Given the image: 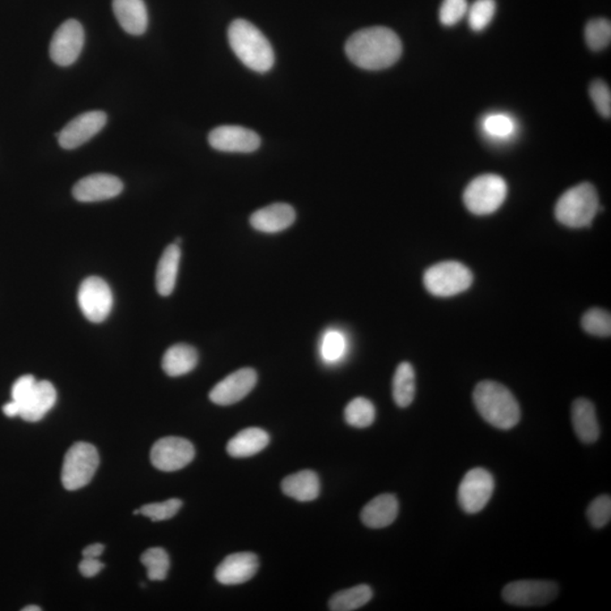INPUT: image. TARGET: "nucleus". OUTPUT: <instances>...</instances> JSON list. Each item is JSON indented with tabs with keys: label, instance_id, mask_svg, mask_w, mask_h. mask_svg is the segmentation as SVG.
Wrapping results in <instances>:
<instances>
[{
	"label": "nucleus",
	"instance_id": "obj_1",
	"mask_svg": "<svg viewBox=\"0 0 611 611\" xmlns=\"http://www.w3.org/2000/svg\"><path fill=\"white\" fill-rule=\"evenodd\" d=\"M346 54L351 63L363 70H385L400 59L402 42L393 29L367 28L359 29L347 39Z\"/></svg>",
	"mask_w": 611,
	"mask_h": 611
},
{
	"label": "nucleus",
	"instance_id": "obj_2",
	"mask_svg": "<svg viewBox=\"0 0 611 611\" xmlns=\"http://www.w3.org/2000/svg\"><path fill=\"white\" fill-rule=\"evenodd\" d=\"M473 402L486 422L498 430H512L519 423V403L507 388L498 381H481L473 390Z\"/></svg>",
	"mask_w": 611,
	"mask_h": 611
},
{
	"label": "nucleus",
	"instance_id": "obj_3",
	"mask_svg": "<svg viewBox=\"0 0 611 611\" xmlns=\"http://www.w3.org/2000/svg\"><path fill=\"white\" fill-rule=\"evenodd\" d=\"M233 53L249 70L266 73L274 65V51L264 34L246 20H235L228 29Z\"/></svg>",
	"mask_w": 611,
	"mask_h": 611
},
{
	"label": "nucleus",
	"instance_id": "obj_4",
	"mask_svg": "<svg viewBox=\"0 0 611 611\" xmlns=\"http://www.w3.org/2000/svg\"><path fill=\"white\" fill-rule=\"evenodd\" d=\"M599 197L592 184L583 182L566 190L555 206L556 219L568 228L589 227L599 212Z\"/></svg>",
	"mask_w": 611,
	"mask_h": 611
},
{
	"label": "nucleus",
	"instance_id": "obj_5",
	"mask_svg": "<svg viewBox=\"0 0 611 611\" xmlns=\"http://www.w3.org/2000/svg\"><path fill=\"white\" fill-rule=\"evenodd\" d=\"M473 282V272L456 261L440 262L424 272L423 284L427 291L440 298L462 294Z\"/></svg>",
	"mask_w": 611,
	"mask_h": 611
},
{
	"label": "nucleus",
	"instance_id": "obj_6",
	"mask_svg": "<svg viewBox=\"0 0 611 611\" xmlns=\"http://www.w3.org/2000/svg\"><path fill=\"white\" fill-rule=\"evenodd\" d=\"M507 184L498 175L479 176L470 182L464 193L466 209L475 215H490L503 205L507 197Z\"/></svg>",
	"mask_w": 611,
	"mask_h": 611
},
{
	"label": "nucleus",
	"instance_id": "obj_7",
	"mask_svg": "<svg viewBox=\"0 0 611 611\" xmlns=\"http://www.w3.org/2000/svg\"><path fill=\"white\" fill-rule=\"evenodd\" d=\"M100 464L99 453L90 443H75L68 449L62 469V482L67 490H78L92 481Z\"/></svg>",
	"mask_w": 611,
	"mask_h": 611
},
{
	"label": "nucleus",
	"instance_id": "obj_8",
	"mask_svg": "<svg viewBox=\"0 0 611 611\" xmlns=\"http://www.w3.org/2000/svg\"><path fill=\"white\" fill-rule=\"evenodd\" d=\"M495 481L490 471L475 468L468 471L458 486V503L468 515H477L490 503Z\"/></svg>",
	"mask_w": 611,
	"mask_h": 611
},
{
	"label": "nucleus",
	"instance_id": "obj_9",
	"mask_svg": "<svg viewBox=\"0 0 611 611\" xmlns=\"http://www.w3.org/2000/svg\"><path fill=\"white\" fill-rule=\"evenodd\" d=\"M559 593L558 584L553 581L521 580L508 583L503 589L505 602L517 607L546 606Z\"/></svg>",
	"mask_w": 611,
	"mask_h": 611
},
{
	"label": "nucleus",
	"instance_id": "obj_10",
	"mask_svg": "<svg viewBox=\"0 0 611 611\" xmlns=\"http://www.w3.org/2000/svg\"><path fill=\"white\" fill-rule=\"evenodd\" d=\"M78 300L83 315L92 322L107 320L112 313L113 296L112 289L104 279L90 277L80 284Z\"/></svg>",
	"mask_w": 611,
	"mask_h": 611
},
{
	"label": "nucleus",
	"instance_id": "obj_11",
	"mask_svg": "<svg viewBox=\"0 0 611 611\" xmlns=\"http://www.w3.org/2000/svg\"><path fill=\"white\" fill-rule=\"evenodd\" d=\"M85 32L82 24L76 20H68L54 32L50 42L49 54L58 66L73 65L82 53Z\"/></svg>",
	"mask_w": 611,
	"mask_h": 611
},
{
	"label": "nucleus",
	"instance_id": "obj_12",
	"mask_svg": "<svg viewBox=\"0 0 611 611\" xmlns=\"http://www.w3.org/2000/svg\"><path fill=\"white\" fill-rule=\"evenodd\" d=\"M194 457L193 444L181 437H164L156 441L151 449L152 465L165 473L184 469Z\"/></svg>",
	"mask_w": 611,
	"mask_h": 611
},
{
	"label": "nucleus",
	"instance_id": "obj_13",
	"mask_svg": "<svg viewBox=\"0 0 611 611\" xmlns=\"http://www.w3.org/2000/svg\"><path fill=\"white\" fill-rule=\"evenodd\" d=\"M105 124H107V114L104 112H88L80 114L57 134L59 146L65 150H74L76 147L82 146L99 134Z\"/></svg>",
	"mask_w": 611,
	"mask_h": 611
},
{
	"label": "nucleus",
	"instance_id": "obj_14",
	"mask_svg": "<svg viewBox=\"0 0 611 611\" xmlns=\"http://www.w3.org/2000/svg\"><path fill=\"white\" fill-rule=\"evenodd\" d=\"M257 383L252 368L239 369L219 381L210 392V400L218 406H231L248 396Z\"/></svg>",
	"mask_w": 611,
	"mask_h": 611
},
{
	"label": "nucleus",
	"instance_id": "obj_15",
	"mask_svg": "<svg viewBox=\"0 0 611 611\" xmlns=\"http://www.w3.org/2000/svg\"><path fill=\"white\" fill-rule=\"evenodd\" d=\"M209 143L216 151L252 153L261 146V138L254 130L241 126H220L211 131Z\"/></svg>",
	"mask_w": 611,
	"mask_h": 611
},
{
	"label": "nucleus",
	"instance_id": "obj_16",
	"mask_svg": "<svg viewBox=\"0 0 611 611\" xmlns=\"http://www.w3.org/2000/svg\"><path fill=\"white\" fill-rule=\"evenodd\" d=\"M124 189V184L118 177L108 173H96L84 177L76 182L73 197L83 203L107 201L117 197Z\"/></svg>",
	"mask_w": 611,
	"mask_h": 611
},
{
	"label": "nucleus",
	"instance_id": "obj_17",
	"mask_svg": "<svg viewBox=\"0 0 611 611\" xmlns=\"http://www.w3.org/2000/svg\"><path fill=\"white\" fill-rule=\"evenodd\" d=\"M260 560L253 553L229 555L215 570V579L223 585H237L247 582L256 574Z\"/></svg>",
	"mask_w": 611,
	"mask_h": 611
},
{
	"label": "nucleus",
	"instance_id": "obj_18",
	"mask_svg": "<svg viewBox=\"0 0 611 611\" xmlns=\"http://www.w3.org/2000/svg\"><path fill=\"white\" fill-rule=\"evenodd\" d=\"M296 221L294 207L286 203H275L254 212L249 222L255 230L278 233L290 228Z\"/></svg>",
	"mask_w": 611,
	"mask_h": 611
},
{
	"label": "nucleus",
	"instance_id": "obj_19",
	"mask_svg": "<svg viewBox=\"0 0 611 611\" xmlns=\"http://www.w3.org/2000/svg\"><path fill=\"white\" fill-rule=\"evenodd\" d=\"M57 392L48 381H37L36 386L21 406L20 417L28 423H38L56 405Z\"/></svg>",
	"mask_w": 611,
	"mask_h": 611
},
{
	"label": "nucleus",
	"instance_id": "obj_20",
	"mask_svg": "<svg viewBox=\"0 0 611 611\" xmlns=\"http://www.w3.org/2000/svg\"><path fill=\"white\" fill-rule=\"evenodd\" d=\"M114 16L121 27L131 36H142L148 25L147 8L144 0H113Z\"/></svg>",
	"mask_w": 611,
	"mask_h": 611
},
{
	"label": "nucleus",
	"instance_id": "obj_21",
	"mask_svg": "<svg viewBox=\"0 0 611 611\" xmlns=\"http://www.w3.org/2000/svg\"><path fill=\"white\" fill-rule=\"evenodd\" d=\"M572 423L576 436L583 443L592 444L599 439L600 430L596 407L588 398H579L573 402Z\"/></svg>",
	"mask_w": 611,
	"mask_h": 611
},
{
	"label": "nucleus",
	"instance_id": "obj_22",
	"mask_svg": "<svg viewBox=\"0 0 611 611\" xmlns=\"http://www.w3.org/2000/svg\"><path fill=\"white\" fill-rule=\"evenodd\" d=\"M398 515V502L397 496L383 494L377 496L363 508V523L368 528H386L397 520Z\"/></svg>",
	"mask_w": 611,
	"mask_h": 611
},
{
	"label": "nucleus",
	"instance_id": "obj_23",
	"mask_svg": "<svg viewBox=\"0 0 611 611\" xmlns=\"http://www.w3.org/2000/svg\"><path fill=\"white\" fill-rule=\"evenodd\" d=\"M281 487L284 495L298 502H312L318 498L321 491L320 478L311 470L288 475L283 479Z\"/></svg>",
	"mask_w": 611,
	"mask_h": 611
},
{
	"label": "nucleus",
	"instance_id": "obj_24",
	"mask_svg": "<svg viewBox=\"0 0 611 611\" xmlns=\"http://www.w3.org/2000/svg\"><path fill=\"white\" fill-rule=\"evenodd\" d=\"M181 252L180 246L172 244L165 248L156 269V290L163 297H168L175 290Z\"/></svg>",
	"mask_w": 611,
	"mask_h": 611
},
{
	"label": "nucleus",
	"instance_id": "obj_25",
	"mask_svg": "<svg viewBox=\"0 0 611 611\" xmlns=\"http://www.w3.org/2000/svg\"><path fill=\"white\" fill-rule=\"evenodd\" d=\"M270 443V436L261 428L252 427L241 431L229 440L227 451L232 457H249L260 453Z\"/></svg>",
	"mask_w": 611,
	"mask_h": 611
},
{
	"label": "nucleus",
	"instance_id": "obj_26",
	"mask_svg": "<svg viewBox=\"0 0 611 611\" xmlns=\"http://www.w3.org/2000/svg\"><path fill=\"white\" fill-rule=\"evenodd\" d=\"M198 354L192 346L175 345L170 347L163 356V368L170 377L186 375L197 366Z\"/></svg>",
	"mask_w": 611,
	"mask_h": 611
},
{
	"label": "nucleus",
	"instance_id": "obj_27",
	"mask_svg": "<svg viewBox=\"0 0 611 611\" xmlns=\"http://www.w3.org/2000/svg\"><path fill=\"white\" fill-rule=\"evenodd\" d=\"M393 398L398 406L407 407L415 397V373L413 364L401 363L393 377Z\"/></svg>",
	"mask_w": 611,
	"mask_h": 611
},
{
	"label": "nucleus",
	"instance_id": "obj_28",
	"mask_svg": "<svg viewBox=\"0 0 611 611\" xmlns=\"http://www.w3.org/2000/svg\"><path fill=\"white\" fill-rule=\"evenodd\" d=\"M372 598V590L369 585H356V587L335 593L329 602L330 610L354 611L367 605Z\"/></svg>",
	"mask_w": 611,
	"mask_h": 611
},
{
	"label": "nucleus",
	"instance_id": "obj_29",
	"mask_svg": "<svg viewBox=\"0 0 611 611\" xmlns=\"http://www.w3.org/2000/svg\"><path fill=\"white\" fill-rule=\"evenodd\" d=\"M482 130L488 138L496 141H506L516 131L515 118L507 113H490L482 121Z\"/></svg>",
	"mask_w": 611,
	"mask_h": 611
},
{
	"label": "nucleus",
	"instance_id": "obj_30",
	"mask_svg": "<svg viewBox=\"0 0 611 611\" xmlns=\"http://www.w3.org/2000/svg\"><path fill=\"white\" fill-rule=\"evenodd\" d=\"M376 410L372 403L364 398H356L345 410V418L347 424L356 428H366L371 426L375 420Z\"/></svg>",
	"mask_w": 611,
	"mask_h": 611
},
{
	"label": "nucleus",
	"instance_id": "obj_31",
	"mask_svg": "<svg viewBox=\"0 0 611 611\" xmlns=\"http://www.w3.org/2000/svg\"><path fill=\"white\" fill-rule=\"evenodd\" d=\"M141 562L147 570V577L152 581H163L168 575L170 559L163 548H150L142 555Z\"/></svg>",
	"mask_w": 611,
	"mask_h": 611
},
{
	"label": "nucleus",
	"instance_id": "obj_32",
	"mask_svg": "<svg viewBox=\"0 0 611 611\" xmlns=\"http://www.w3.org/2000/svg\"><path fill=\"white\" fill-rule=\"evenodd\" d=\"M347 350V339L345 334L338 330L326 331L322 335L321 343V355L322 360L328 364L339 362Z\"/></svg>",
	"mask_w": 611,
	"mask_h": 611
},
{
	"label": "nucleus",
	"instance_id": "obj_33",
	"mask_svg": "<svg viewBox=\"0 0 611 611\" xmlns=\"http://www.w3.org/2000/svg\"><path fill=\"white\" fill-rule=\"evenodd\" d=\"M585 41L594 51L607 48L611 42V24L608 20L596 19L590 21L585 27Z\"/></svg>",
	"mask_w": 611,
	"mask_h": 611
},
{
	"label": "nucleus",
	"instance_id": "obj_34",
	"mask_svg": "<svg viewBox=\"0 0 611 611\" xmlns=\"http://www.w3.org/2000/svg\"><path fill=\"white\" fill-rule=\"evenodd\" d=\"M582 328L585 332L600 338L611 335V316L605 309L592 308L582 317Z\"/></svg>",
	"mask_w": 611,
	"mask_h": 611
},
{
	"label": "nucleus",
	"instance_id": "obj_35",
	"mask_svg": "<svg viewBox=\"0 0 611 611\" xmlns=\"http://www.w3.org/2000/svg\"><path fill=\"white\" fill-rule=\"evenodd\" d=\"M495 13V0H475L466 13L470 28L475 32L483 31L494 19Z\"/></svg>",
	"mask_w": 611,
	"mask_h": 611
},
{
	"label": "nucleus",
	"instance_id": "obj_36",
	"mask_svg": "<svg viewBox=\"0 0 611 611\" xmlns=\"http://www.w3.org/2000/svg\"><path fill=\"white\" fill-rule=\"evenodd\" d=\"M182 502L178 498L165 500L163 503L144 505L139 508V515L148 517L153 522L172 519L180 511Z\"/></svg>",
	"mask_w": 611,
	"mask_h": 611
},
{
	"label": "nucleus",
	"instance_id": "obj_37",
	"mask_svg": "<svg viewBox=\"0 0 611 611\" xmlns=\"http://www.w3.org/2000/svg\"><path fill=\"white\" fill-rule=\"evenodd\" d=\"M587 516L593 528L601 529L608 524L611 519L610 496L602 495L594 498L589 505Z\"/></svg>",
	"mask_w": 611,
	"mask_h": 611
},
{
	"label": "nucleus",
	"instance_id": "obj_38",
	"mask_svg": "<svg viewBox=\"0 0 611 611\" xmlns=\"http://www.w3.org/2000/svg\"><path fill=\"white\" fill-rule=\"evenodd\" d=\"M469 10L468 0H444L439 10V21L445 27L460 22Z\"/></svg>",
	"mask_w": 611,
	"mask_h": 611
},
{
	"label": "nucleus",
	"instance_id": "obj_39",
	"mask_svg": "<svg viewBox=\"0 0 611 611\" xmlns=\"http://www.w3.org/2000/svg\"><path fill=\"white\" fill-rule=\"evenodd\" d=\"M590 96H591L598 113H599L602 117L610 118L611 92L608 84L601 80H594L591 87H590Z\"/></svg>",
	"mask_w": 611,
	"mask_h": 611
},
{
	"label": "nucleus",
	"instance_id": "obj_40",
	"mask_svg": "<svg viewBox=\"0 0 611 611\" xmlns=\"http://www.w3.org/2000/svg\"><path fill=\"white\" fill-rule=\"evenodd\" d=\"M36 384L37 381L32 375L20 377V379L15 381L12 388L13 401H15L19 403L20 406H22L23 403L27 401L29 394L32 393Z\"/></svg>",
	"mask_w": 611,
	"mask_h": 611
},
{
	"label": "nucleus",
	"instance_id": "obj_41",
	"mask_svg": "<svg viewBox=\"0 0 611 611\" xmlns=\"http://www.w3.org/2000/svg\"><path fill=\"white\" fill-rule=\"evenodd\" d=\"M105 565L97 558H83L82 562L80 563V572L84 577L91 579L99 574Z\"/></svg>",
	"mask_w": 611,
	"mask_h": 611
},
{
	"label": "nucleus",
	"instance_id": "obj_42",
	"mask_svg": "<svg viewBox=\"0 0 611 611\" xmlns=\"http://www.w3.org/2000/svg\"><path fill=\"white\" fill-rule=\"evenodd\" d=\"M105 551V546L102 543H93L88 546L83 550V558H99Z\"/></svg>",
	"mask_w": 611,
	"mask_h": 611
},
{
	"label": "nucleus",
	"instance_id": "obj_43",
	"mask_svg": "<svg viewBox=\"0 0 611 611\" xmlns=\"http://www.w3.org/2000/svg\"><path fill=\"white\" fill-rule=\"evenodd\" d=\"M3 413L5 414L7 417H16V415H20L21 414V406L19 403L12 400V402H8L3 406Z\"/></svg>",
	"mask_w": 611,
	"mask_h": 611
},
{
	"label": "nucleus",
	"instance_id": "obj_44",
	"mask_svg": "<svg viewBox=\"0 0 611 611\" xmlns=\"http://www.w3.org/2000/svg\"><path fill=\"white\" fill-rule=\"evenodd\" d=\"M41 607L38 606H28L23 608V611H41Z\"/></svg>",
	"mask_w": 611,
	"mask_h": 611
}]
</instances>
